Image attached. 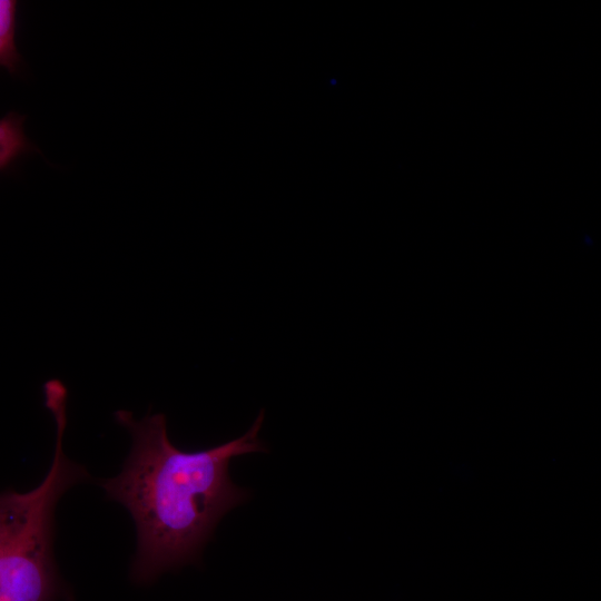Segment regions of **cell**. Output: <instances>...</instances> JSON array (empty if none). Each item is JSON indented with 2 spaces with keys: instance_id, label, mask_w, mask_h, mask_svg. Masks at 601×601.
I'll return each instance as SVG.
<instances>
[{
  "instance_id": "cell-2",
  "label": "cell",
  "mask_w": 601,
  "mask_h": 601,
  "mask_svg": "<svg viewBox=\"0 0 601 601\" xmlns=\"http://www.w3.org/2000/svg\"><path fill=\"white\" fill-rule=\"evenodd\" d=\"M45 405L52 414L56 442L51 466L28 492H0V601L70 600L53 554L55 512L61 496L87 482L86 467L63 451L68 391L51 378L43 384Z\"/></svg>"
},
{
  "instance_id": "cell-3",
  "label": "cell",
  "mask_w": 601,
  "mask_h": 601,
  "mask_svg": "<svg viewBox=\"0 0 601 601\" xmlns=\"http://www.w3.org/2000/svg\"><path fill=\"white\" fill-rule=\"evenodd\" d=\"M17 2L0 0V66L14 71L19 55L14 45V17Z\"/></svg>"
},
{
  "instance_id": "cell-4",
  "label": "cell",
  "mask_w": 601,
  "mask_h": 601,
  "mask_svg": "<svg viewBox=\"0 0 601 601\" xmlns=\"http://www.w3.org/2000/svg\"><path fill=\"white\" fill-rule=\"evenodd\" d=\"M26 147L22 119L16 114L0 119V169L10 164Z\"/></svg>"
},
{
  "instance_id": "cell-1",
  "label": "cell",
  "mask_w": 601,
  "mask_h": 601,
  "mask_svg": "<svg viewBox=\"0 0 601 601\" xmlns=\"http://www.w3.org/2000/svg\"><path fill=\"white\" fill-rule=\"evenodd\" d=\"M114 415L130 433L131 447L121 471L100 486L134 520L130 577L145 584L196 561L220 519L245 501L248 493L231 481L229 465L236 456L266 450L258 436L264 411L240 437L200 451L175 446L161 413L140 420L126 410Z\"/></svg>"
}]
</instances>
